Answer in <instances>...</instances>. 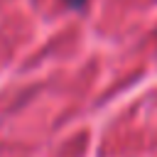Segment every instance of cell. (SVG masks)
<instances>
[{
  "label": "cell",
  "instance_id": "6da1fadb",
  "mask_svg": "<svg viewBox=\"0 0 157 157\" xmlns=\"http://www.w3.org/2000/svg\"><path fill=\"white\" fill-rule=\"evenodd\" d=\"M66 5H69L71 10H83V5H86V0H66Z\"/></svg>",
  "mask_w": 157,
  "mask_h": 157
}]
</instances>
